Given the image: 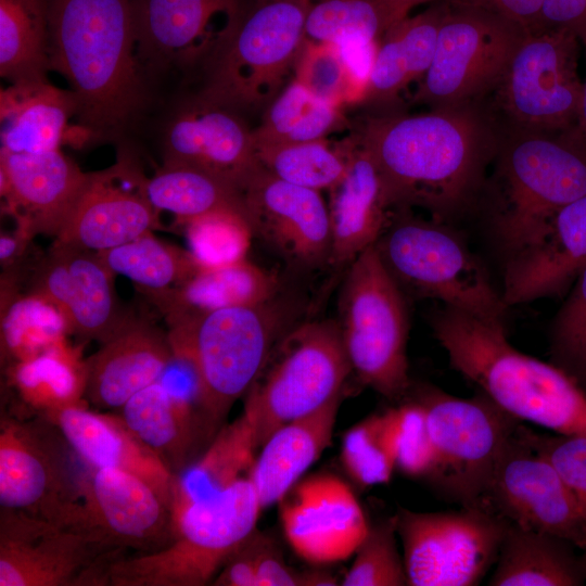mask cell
I'll return each instance as SVG.
<instances>
[{"mask_svg":"<svg viewBox=\"0 0 586 586\" xmlns=\"http://www.w3.org/2000/svg\"><path fill=\"white\" fill-rule=\"evenodd\" d=\"M42 417L56 425L84 463L135 474L171 506L176 476L131 433L118 415L89 410L79 404Z\"/></svg>","mask_w":586,"mask_h":586,"instance_id":"f546056e","label":"cell"},{"mask_svg":"<svg viewBox=\"0 0 586 586\" xmlns=\"http://www.w3.org/2000/svg\"><path fill=\"white\" fill-rule=\"evenodd\" d=\"M118 416L131 433L178 476L217 435L200 407L161 381L136 393Z\"/></svg>","mask_w":586,"mask_h":586,"instance_id":"f1b7e54d","label":"cell"},{"mask_svg":"<svg viewBox=\"0 0 586 586\" xmlns=\"http://www.w3.org/2000/svg\"><path fill=\"white\" fill-rule=\"evenodd\" d=\"M486 193L489 237L510 258L553 215L586 194V142L577 126L559 131H499Z\"/></svg>","mask_w":586,"mask_h":586,"instance_id":"277c9868","label":"cell"},{"mask_svg":"<svg viewBox=\"0 0 586 586\" xmlns=\"http://www.w3.org/2000/svg\"><path fill=\"white\" fill-rule=\"evenodd\" d=\"M124 555L81 526L0 508V586H107Z\"/></svg>","mask_w":586,"mask_h":586,"instance_id":"2e32d148","label":"cell"},{"mask_svg":"<svg viewBox=\"0 0 586 586\" xmlns=\"http://www.w3.org/2000/svg\"><path fill=\"white\" fill-rule=\"evenodd\" d=\"M384 30L379 0H313L305 21V38L314 42L379 41Z\"/></svg>","mask_w":586,"mask_h":586,"instance_id":"bcb514c9","label":"cell"},{"mask_svg":"<svg viewBox=\"0 0 586 586\" xmlns=\"http://www.w3.org/2000/svg\"><path fill=\"white\" fill-rule=\"evenodd\" d=\"M482 504L515 525L586 548V507L518 428L495 462Z\"/></svg>","mask_w":586,"mask_h":586,"instance_id":"e0dca14e","label":"cell"},{"mask_svg":"<svg viewBox=\"0 0 586 586\" xmlns=\"http://www.w3.org/2000/svg\"><path fill=\"white\" fill-rule=\"evenodd\" d=\"M144 192L157 212H169L181 222L221 212L238 213L249 220L242 190L191 166L164 163L145 178Z\"/></svg>","mask_w":586,"mask_h":586,"instance_id":"8d00e7d4","label":"cell"},{"mask_svg":"<svg viewBox=\"0 0 586 586\" xmlns=\"http://www.w3.org/2000/svg\"><path fill=\"white\" fill-rule=\"evenodd\" d=\"M342 394L281 425L259 447L250 479L263 509L278 504L331 444Z\"/></svg>","mask_w":586,"mask_h":586,"instance_id":"4dcf8cb0","label":"cell"},{"mask_svg":"<svg viewBox=\"0 0 586 586\" xmlns=\"http://www.w3.org/2000/svg\"><path fill=\"white\" fill-rule=\"evenodd\" d=\"M346 158L344 177L329 190L332 237L330 266L348 267L375 243L391 216L377 167L356 137L339 143Z\"/></svg>","mask_w":586,"mask_h":586,"instance_id":"83f0119b","label":"cell"},{"mask_svg":"<svg viewBox=\"0 0 586 586\" xmlns=\"http://www.w3.org/2000/svg\"><path fill=\"white\" fill-rule=\"evenodd\" d=\"M171 358L168 334L129 317L85 360L84 395L95 408L119 410L136 393L157 382Z\"/></svg>","mask_w":586,"mask_h":586,"instance_id":"484cf974","label":"cell"},{"mask_svg":"<svg viewBox=\"0 0 586 586\" xmlns=\"http://www.w3.org/2000/svg\"><path fill=\"white\" fill-rule=\"evenodd\" d=\"M430 1L438 0H379L384 20V33L391 26L409 16L415 8Z\"/></svg>","mask_w":586,"mask_h":586,"instance_id":"9f6ffc18","label":"cell"},{"mask_svg":"<svg viewBox=\"0 0 586 586\" xmlns=\"http://www.w3.org/2000/svg\"><path fill=\"white\" fill-rule=\"evenodd\" d=\"M586 50V43L583 44ZM577 128L586 142V78L583 85V93L578 110Z\"/></svg>","mask_w":586,"mask_h":586,"instance_id":"680465c9","label":"cell"},{"mask_svg":"<svg viewBox=\"0 0 586 586\" xmlns=\"http://www.w3.org/2000/svg\"><path fill=\"white\" fill-rule=\"evenodd\" d=\"M525 33L498 15L446 5L432 63L411 100L431 110L480 104Z\"/></svg>","mask_w":586,"mask_h":586,"instance_id":"5bb4252c","label":"cell"},{"mask_svg":"<svg viewBox=\"0 0 586 586\" xmlns=\"http://www.w3.org/2000/svg\"><path fill=\"white\" fill-rule=\"evenodd\" d=\"M80 496L82 527L112 549L151 552L174 537L170 504L135 474L86 464Z\"/></svg>","mask_w":586,"mask_h":586,"instance_id":"ac0fdd59","label":"cell"},{"mask_svg":"<svg viewBox=\"0 0 586 586\" xmlns=\"http://www.w3.org/2000/svg\"><path fill=\"white\" fill-rule=\"evenodd\" d=\"M336 578L323 571H297L284 560L276 542L256 528L227 559L215 586H330Z\"/></svg>","mask_w":586,"mask_h":586,"instance_id":"b9f144b4","label":"cell"},{"mask_svg":"<svg viewBox=\"0 0 586 586\" xmlns=\"http://www.w3.org/2000/svg\"><path fill=\"white\" fill-rule=\"evenodd\" d=\"M47 0H0V74L12 84L47 80Z\"/></svg>","mask_w":586,"mask_h":586,"instance_id":"74e56055","label":"cell"},{"mask_svg":"<svg viewBox=\"0 0 586 586\" xmlns=\"http://www.w3.org/2000/svg\"><path fill=\"white\" fill-rule=\"evenodd\" d=\"M61 313L42 297L30 294L13 300L1 320L2 353L12 361L35 358L65 342Z\"/></svg>","mask_w":586,"mask_h":586,"instance_id":"f6af8a7d","label":"cell"},{"mask_svg":"<svg viewBox=\"0 0 586 586\" xmlns=\"http://www.w3.org/2000/svg\"><path fill=\"white\" fill-rule=\"evenodd\" d=\"M396 515L370 525L341 585L404 586L408 576L397 547Z\"/></svg>","mask_w":586,"mask_h":586,"instance_id":"c3c4849f","label":"cell"},{"mask_svg":"<svg viewBox=\"0 0 586 586\" xmlns=\"http://www.w3.org/2000/svg\"><path fill=\"white\" fill-rule=\"evenodd\" d=\"M445 9L446 5L437 1L383 34L361 104L372 107L373 112H388L400 92L423 77L433 60Z\"/></svg>","mask_w":586,"mask_h":586,"instance_id":"d6a6232c","label":"cell"},{"mask_svg":"<svg viewBox=\"0 0 586 586\" xmlns=\"http://www.w3.org/2000/svg\"><path fill=\"white\" fill-rule=\"evenodd\" d=\"M76 457L47 418L1 415L0 508L82 527L80 480L86 464Z\"/></svg>","mask_w":586,"mask_h":586,"instance_id":"4fadbf2b","label":"cell"},{"mask_svg":"<svg viewBox=\"0 0 586 586\" xmlns=\"http://www.w3.org/2000/svg\"><path fill=\"white\" fill-rule=\"evenodd\" d=\"M11 379L39 416L79 405L85 390V361L66 343L11 367Z\"/></svg>","mask_w":586,"mask_h":586,"instance_id":"60d3db41","label":"cell"},{"mask_svg":"<svg viewBox=\"0 0 586 586\" xmlns=\"http://www.w3.org/2000/svg\"><path fill=\"white\" fill-rule=\"evenodd\" d=\"M76 101L71 90L48 80L12 84L0 92L1 150L10 153H41L61 144H78Z\"/></svg>","mask_w":586,"mask_h":586,"instance_id":"1f68e13d","label":"cell"},{"mask_svg":"<svg viewBox=\"0 0 586 586\" xmlns=\"http://www.w3.org/2000/svg\"><path fill=\"white\" fill-rule=\"evenodd\" d=\"M114 276L98 253L55 241L35 269L31 294L61 313L68 333L102 343L129 318Z\"/></svg>","mask_w":586,"mask_h":586,"instance_id":"ffe728a7","label":"cell"},{"mask_svg":"<svg viewBox=\"0 0 586 586\" xmlns=\"http://www.w3.org/2000/svg\"><path fill=\"white\" fill-rule=\"evenodd\" d=\"M353 135L371 156L391 211L421 207L447 224L481 196L499 140L480 104L373 112Z\"/></svg>","mask_w":586,"mask_h":586,"instance_id":"6da1fadb","label":"cell"},{"mask_svg":"<svg viewBox=\"0 0 586 586\" xmlns=\"http://www.w3.org/2000/svg\"><path fill=\"white\" fill-rule=\"evenodd\" d=\"M396 469L426 480L434 466V449L423 407L410 397L397 404Z\"/></svg>","mask_w":586,"mask_h":586,"instance_id":"816d5d0a","label":"cell"},{"mask_svg":"<svg viewBox=\"0 0 586 586\" xmlns=\"http://www.w3.org/2000/svg\"><path fill=\"white\" fill-rule=\"evenodd\" d=\"M253 234L301 269L330 266L332 237L321 192L283 181L264 167L244 190Z\"/></svg>","mask_w":586,"mask_h":586,"instance_id":"44dd1931","label":"cell"},{"mask_svg":"<svg viewBox=\"0 0 586 586\" xmlns=\"http://www.w3.org/2000/svg\"><path fill=\"white\" fill-rule=\"evenodd\" d=\"M341 107L293 78L264 110L259 126L253 129L255 145L327 139L344 123Z\"/></svg>","mask_w":586,"mask_h":586,"instance_id":"f35d334b","label":"cell"},{"mask_svg":"<svg viewBox=\"0 0 586 586\" xmlns=\"http://www.w3.org/2000/svg\"><path fill=\"white\" fill-rule=\"evenodd\" d=\"M145 177L128 158L88 173L55 241L91 252L111 250L160 226V212L144 192Z\"/></svg>","mask_w":586,"mask_h":586,"instance_id":"7402d4cb","label":"cell"},{"mask_svg":"<svg viewBox=\"0 0 586 586\" xmlns=\"http://www.w3.org/2000/svg\"><path fill=\"white\" fill-rule=\"evenodd\" d=\"M88 173L61 150L41 153L0 151V189L20 228L56 235Z\"/></svg>","mask_w":586,"mask_h":586,"instance_id":"d4e9b609","label":"cell"},{"mask_svg":"<svg viewBox=\"0 0 586 586\" xmlns=\"http://www.w3.org/2000/svg\"><path fill=\"white\" fill-rule=\"evenodd\" d=\"M581 557V563H582V566H583V571H584V574H585V577H586V548L583 549V553L579 555Z\"/></svg>","mask_w":586,"mask_h":586,"instance_id":"91938a15","label":"cell"},{"mask_svg":"<svg viewBox=\"0 0 586 586\" xmlns=\"http://www.w3.org/2000/svg\"><path fill=\"white\" fill-rule=\"evenodd\" d=\"M352 368L336 320L297 322L273 346L245 394L259 447L281 425L343 393Z\"/></svg>","mask_w":586,"mask_h":586,"instance_id":"30bf717a","label":"cell"},{"mask_svg":"<svg viewBox=\"0 0 586 586\" xmlns=\"http://www.w3.org/2000/svg\"><path fill=\"white\" fill-rule=\"evenodd\" d=\"M243 0H132L137 53L143 69L201 62L219 31L216 14H231Z\"/></svg>","mask_w":586,"mask_h":586,"instance_id":"4316f807","label":"cell"},{"mask_svg":"<svg viewBox=\"0 0 586 586\" xmlns=\"http://www.w3.org/2000/svg\"><path fill=\"white\" fill-rule=\"evenodd\" d=\"M311 1L243 0L201 60L199 94L239 113L265 110L294 68Z\"/></svg>","mask_w":586,"mask_h":586,"instance_id":"8992f818","label":"cell"},{"mask_svg":"<svg viewBox=\"0 0 586 586\" xmlns=\"http://www.w3.org/2000/svg\"><path fill=\"white\" fill-rule=\"evenodd\" d=\"M429 321L449 366L499 408L555 433L586 435V392L553 364L515 349L506 323L447 305Z\"/></svg>","mask_w":586,"mask_h":586,"instance_id":"3957f363","label":"cell"},{"mask_svg":"<svg viewBox=\"0 0 586 586\" xmlns=\"http://www.w3.org/2000/svg\"><path fill=\"white\" fill-rule=\"evenodd\" d=\"M278 504L289 545L314 565L354 556L370 527L352 488L331 473L301 479Z\"/></svg>","mask_w":586,"mask_h":586,"instance_id":"d6986e66","label":"cell"},{"mask_svg":"<svg viewBox=\"0 0 586 586\" xmlns=\"http://www.w3.org/2000/svg\"><path fill=\"white\" fill-rule=\"evenodd\" d=\"M397 407L371 415L349 428L341 444V462L360 487L390 482L396 469Z\"/></svg>","mask_w":586,"mask_h":586,"instance_id":"7bdbcfd3","label":"cell"},{"mask_svg":"<svg viewBox=\"0 0 586 586\" xmlns=\"http://www.w3.org/2000/svg\"><path fill=\"white\" fill-rule=\"evenodd\" d=\"M257 450L253 425L244 413L225 424L205 451L176 476L171 511L212 498L249 476Z\"/></svg>","mask_w":586,"mask_h":586,"instance_id":"d590c367","label":"cell"},{"mask_svg":"<svg viewBox=\"0 0 586 586\" xmlns=\"http://www.w3.org/2000/svg\"><path fill=\"white\" fill-rule=\"evenodd\" d=\"M336 321L352 372L386 399L403 402L412 385L407 297L374 245L347 267Z\"/></svg>","mask_w":586,"mask_h":586,"instance_id":"9c48e42d","label":"cell"},{"mask_svg":"<svg viewBox=\"0 0 586 586\" xmlns=\"http://www.w3.org/2000/svg\"><path fill=\"white\" fill-rule=\"evenodd\" d=\"M182 224L186 226L189 252L202 267H219L246 258L254 234L245 216L221 212Z\"/></svg>","mask_w":586,"mask_h":586,"instance_id":"7dc6e473","label":"cell"},{"mask_svg":"<svg viewBox=\"0 0 586 586\" xmlns=\"http://www.w3.org/2000/svg\"><path fill=\"white\" fill-rule=\"evenodd\" d=\"M395 515L410 586L477 585L496 563L511 523L484 505L438 512L399 508Z\"/></svg>","mask_w":586,"mask_h":586,"instance_id":"9a60e30c","label":"cell"},{"mask_svg":"<svg viewBox=\"0 0 586 586\" xmlns=\"http://www.w3.org/2000/svg\"><path fill=\"white\" fill-rule=\"evenodd\" d=\"M575 549L564 538L510 523L487 585H584L586 577Z\"/></svg>","mask_w":586,"mask_h":586,"instance_id":"e575fe53","label":"cell"},{"mask_svg":"<svg viewBox=\"0 0 586 586\" xmlns=\"http://www.w3.org/2000/svg\"><path fill=\"white\" fill-rule=\"evenodd\" d=\"M407 397L423 407L433 444L434 466L426 481L459 506L483 505L495 462L522 421L481 392L461 398L412 383Z\"/></svg>","mask_w":586,"mask_h":586,"instance_id":"8fae6325","label":"cell"},{"mask_svg":"<svg viewBox=\"0 0 586 586\" xmlns=\"http://www.w3.org/2000/svg\"><path fill=\"white\" fill-rule=\"evenodd\" d=\"M582 42L563 27L524 34L492 90L499 131H559L577 126L584 81L578 75Z\"/></svg>","mask_w":586,"mask_h":586,"instance_id":"7c38bea8","label":"cell"},{"mask_svg":"<svg viewBox=\"0 0 586 586\" xmlns=\"http://www.w3.org/2000/svg\"><path fill=\"white\" fill-rule=\"evenodd\" d=\"M522 438L547 459L586 507V435L540 434L523 424L518 426Z\"/></svg>","mask_w":586,"mask_h":586,"instance_id":"f5cc1de1","label":"cell"},{"mask_svg":"<svg viewBox=\"0 0 586 586\" xmlns=\"http://www.w3.org/2000/svg\"><path fill=\"white\" fill-rule=\"evenodd\" d=\"M263 510L249 476L222 493L173 509L174 537L155 551L115 560L107 586H203L256 528Z\"/></svg>","mask_w":586,"mask_h":586,"instance_id":"52a82bcc","label":"cell"},{"mask_svg":"<svg viewBox=\"0 0 586 586\" xmlns=\"http://www.w3.org/2000/svg\"><path fill=\"white\" fill-rule=\"evenodd\" d=\"M549 352L550 362L586 392V266L553 318Z\"/></svg>","mask_w":586,"mask_h":586,"instance_id":"681fc988","label":"cell"},{"mask_svg":"<svg viewBox=\"0 0 586 586\" xmlns=\"http://www.w3.org/2000/svg\"><path fill=\"white\" fill-rule=\"evenodd\" d=\"M373 245L406 297L432 298L507 322L509 307L501 292L449 224L416 217L410 208L394 209Z\"/></svg>","mask_w":586,"mask_h":586,"instance_id":"ba28073f","label":"cell"},{"mask_svg":"<svg viewBox=\"0 0 586 586\" xmlns=\"http://www.w3.org/2000/svg\"><path fill=\"white\" fill-rule=\"evenodd\" d=\"M50 69L71 86L81 144L115 139L144 99L132 0H47Z\"/></svg>","mask_w":586,"mask_h":586,"instance_id":"7a4b0ae2","label":"cell"},{"mask_svg":"<svg viewBox=\"0 0 586 586\" xmlns=\"http://www.w3.org/2000/svg\"><path fill=\"white\" fill-rule=\"evenodd\" d=\"M585 266L586 194L559 209L527 245L504 262V302L510 308L560 297Z\"/></svg>","mask_w":586,"mask_h":586,"instance_id":"cb8c5ba5","label":"cell"},{"mask_svg":"<svg viewBox=\"0 0 586 586\" xmlns=\"http://www.w3.org/2000/svg\"><path fill=\"white\" fill-rule=\"evenodd\" d=\"M164 163L191 166L243 191L263 168L253 130L239 112L196 95L170 120L163 141Z\"/></svg>","mask_w":586,"mask_h":586,"instance_id":"603a6c76","label":"cell"},{"mask_svg":"<svg viewBox=\"0 0 586 586\" xmlns=\"http://www.w3.org/2000/svg\"><path fill=\"white\" fill-rule=\"evenodd\" d=\"M262 166L272 176L317 191L330 190L344 177L346 158L340 144L327 139L282 144H256Z\"/></svg>","mask_w":586,"mask_h":586,"instance_id":"ee69618b","label":"cell"},{"mask_svg":"<svg viewBox=\"0 0 586 586\" xmlns=\"http://www.w3.org/2000/svg\"><path fill=\"white\" fill-rule=\"evenodd\" d=\"M293 69L294 78L316 95L340 106L358 102L335 44L305 39Z\"/></svg>","mask_w":586,"mask_h":586,"instance_id":"f907efd6","label":"cell"},{"mask_svg":"<svg viewBox=\"0 0 586 586\" xmlns=\"http://www.w3.org/2000/svg\"><path fill=\"white\" fill-rule=\"evenodd\" d=\"M300 302L280 294L253 305L221 308L169 323L174 354L199 378V406L217 434L245 396L276 343L298 321Z\"/></svg>","mask_w":586,"mask_h":586,"instance_id":"5b68a950","label":"cell"},{"mask_svg":"<svg viewBox=\"0 0 586 586\" xmlns=\"http://www.w3.org/2000/svg\"><path fill=\"white\" fill-rule=\"evenodd\" d=\"M98 254L115 275L127 277L151 296L182 283L202 268L189 251L161 241L152 231Z\"/></svg>","mask_w":586,"mask_h":586,"instance_id":"ab89813d","label":"cell"},{"mask_svg":"<svg viewBox=\"0 0 586 586\" xmlns=\"http://www.w3.org/2000/svg\"><path fill=\"white\" fill-rule=\"evenodd\" d=\"M540 27L568 28L586 43V0H545Z\"/></svg>","mask_w":586,"mask_h":586,"instance_id":"11a10c76","label":"cell"},{"mask_svg":"<svg viewBox=\"0 0 586 586\" xmlns=\"http://www.w3.org/2000/svg\"><path fill=\"white\" fill-rule=\"evenodd\" d=\"M450 8L480 10L508 20L524 30L537 29L545 0H438Z\"/></svg>","mask_w":586,"mask_h":586,"instance_id":"db71d44e","label":"cell"},{"mask_svg":"<svg viewBox=\"0 0 586 586\" xmlns=\"http://www.w3.org/2000/svg\"><path fill=\"white\" fill-rule=\"evenodd\" d=\"M31 234L26 230L18 229L15 234H2L0 240V259L3 264H13V259L16 258L23 249V243Z\"/></svg>","mask_w":586,"mask_h":586,"instance_id":"6f0895ef","label":"cell"},{"mask_svg":"<svg viewBox=\"0 0 586 586\" xmlns=\"http://www.w3.org/2000/svg\"><path fill=\"white\" fill-rule=\"evenodd\" d=\"M279 292L278 277L245 258L202 267L182 283L152 297L170 323L221 308L262 303Z\"/></svg>","mask_w":586,"mask_h":586,"instance_id":"836d02e7","label":"cell"}]
</instances>
